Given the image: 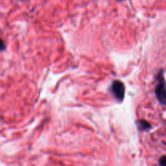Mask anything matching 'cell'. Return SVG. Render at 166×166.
Instances as JSON below:
<instances>
[{"instance_id": "cell-1", "label": "cell", "mask_w": 166, "mask_h": 166, "mask_svg": "<svg viewBox=\"0 0 166 166\" xmlns=\"http://www.w3.org/2000/svg\"><path fill=\"white\" fill-rule=\"evenodd\" d=\"M156 81L157 83L155 88V97L160 104L162 106L166 107V83L162 70L160 71L156 76Z\"/></svg>"}, {"instance_id": "cell-2", "label": "cell", "mask_w": 166, "mask_h": 166, "mask_svg": "<svg viewBox=\"0 0 166 166\" xmlns=\"http://www.w3.org/2000/svg\"><path fill=\"white\" fill-rule=\"evenodd\" d=\"M111 92L118 101H123L125 97V85L120 80H113L111 85Z\"/></svg>"}, {"instance_id": "cell-3", "label": "cell", "mask_w": 166, "mask_h": 166, "mask_svg": "<svg viewBox=\"0 0 166 166\" xmlns=\"http://www.w3.org/2000/svg\"><path fill=\"white\" fill-rule=\"evenodd\" d=\"M138 128L140 130H147L151 127V124L145 120H139L137 122Z\"/></svg>"}, {"instance_id": "cell-4", "label": "cell", "mask_w": 166, "mask_h": 166, "mask_svg": "<svg viewBox=\"0 0 166 166\" xmlns=\"http://www.w3.org/2000/svg\"><path fill=\"white\" fill-rule=\"evenodd\" d=\"M159 164L160 165H166V155H163L160 158Z\"/></svg>"}, {"instance_id": "cell-5", "label": "cell", "mask_w": 166, "mask_h": 166, "mask_svg": "<svg viewBox=\"0 0 166 166\" xmlns=\"http://www.w3.org/2000/svg\"><path fill=\"white\" fill-rule=\"evenodd\" d=\"M1 42H2V50H4V41L2 40V41H1Z\"/></svg>"}]
</instances>
